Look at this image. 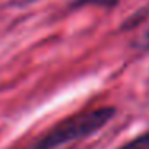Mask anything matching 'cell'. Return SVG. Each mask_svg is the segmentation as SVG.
I'll return each mask as SVG.
<instances>
[{
  "label": "cell",
  "mask_w": 149,
  "mask_h": 149,
  "mask_svg": "<svg viewBox=\"0 0 149 149\" xmlns=\"http://www.w3.org/2000/svg\"><path fill=\"white\" fill-rule=\"evenodd\" d=\"M116 114L117 109L114 106H101L74 114L16 149H59L98 133L116 117Z\"/></svg>",
  "instance_id": "obj_1"
},
{
  "label": "cell",
  "mask_w": 149,
  "mask_h": 149,
  "mask_svg": "<svg viewBox=\"0 0 149 149\" xmlns=\"http://www.w3.org/2000/svg\"><path fill=\"white\" fill-rule=\"evenodd\" d=\"M120 0H72L69 3L71 10H80V8L87 7H96V8H104V10H111L119 5Z\"/></svg>",
  "instance_id": "obj_2"
},
{
  "label": "cell",
  "mask_w": 149,
  "mask_h": 149,
  "mask_svg": "<svg viewBox=\"0 0 149 149\" xmlns=\"http://www.w3.org/2000/svg\"><path fill=\"white\" fill-rule=\"evenodd\" d=\"M117 149H149V132H144L135 138L128 139Z\"/></svg>",
  "instance_id": "obj_3"
},
{
  "label": "cell",
  "mask_w": 149,
  "mask_h": 149,
  "mask_svg": "<svg viewBox=\"0 0 149 149\" xmlns=\"http://www.w3.org/2000/svg\"><path fill=\"white\" fill-rule=\"evenodd\" d=\"M148 13H149V8H139L138 11H135L133 15H130V16L123 21V24L120 27H122L123 31H130V29H133V27L139 26V24L146 19Z\"/></svg>",
  "instance_id": "obj_4"
},
{
  "label": "cell",
  "mask_w": 149,
  "mask_h": 149,
  "mask_svg": "<svg viewBox=\"0 0 149 149\" xmlns=\"http://www.w3.org/2000/svg\"><path fill=\"white\" fill-rule=\"evenodd\" d=\"M135 47L138 50H141V52H149V31H146V32L139 37V40H136Z\"/></svg>",
  "instance_id": "obj_5"
}]
</instances>
